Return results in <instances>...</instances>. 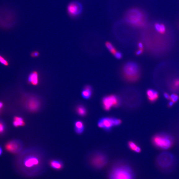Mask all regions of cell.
Segmentation results:
<instances>
[{
	"instance_id": "cell-1",
	"label": "cell",
	"mask_w": 179,
	"mask_h": 179,
	"mask_svg": "<svg viewBox=\"0 0 179 179\" xmlns=\"http://www.w3.org/2000/svg\"><path fill=\"white\" fill-rule=\"evenodd\" d=\"M19 158L15 166L16 171L22 176L37 177L45 171V159L42 153L31 149Z\"/></svg>"
},
{
	"instance_id": "cell-2",
	"label": "cell",
	"mask_w": 179,
	"mask_h": 179,
	"mask_svg": "<svg viewBox=\"0 0 179 179\" xmlns=\"http://www.w3.org/2000/svg\"><path fill=\"white\" fill-rule=\"evenodd\" d=\"M16 21V14L12 10L6 7L0 8V27L10 28Z\"/></svg>"
},
{
	"instance_id": "cell-3",
	"label": "cell",
	"mask_w": 179,
	"mask_h": 179,
	"mask_svg": "<svg viewBox=\"0 0 179 179\" xmlns=\"http://www.w3.org/2000/svg\"><path fill=\"white\" fill-rule=\"evenodd\" d=\"M144 14L140 10L137 8L131 9L125 16L126 20L130 25L134 26H143L145 21Z\"/></svg>"
},
{
	"instance_id": "cell-4",
	"label": "cell",
	"mask_w": 179,
	"mask_h": 179,
	"mask_svg": "<svg viewBox=\"0 0 179 179\" xmlns=\"http://www.w3.org/2000/svg\"><path fill=\"white\" fill-rule=\"evenodd\" d=\"M134 174L131 168L126 165L116 167L111 171L110 179H134Z\"/></svg>"
},
{
	"instance_id": "cell-5",
	"label": "cell",
	"mask_w": 179,
	"mask_h": 179,
	"mask_svg": "<svg viewBox=\"0 0 179 179\" xmlns=\"http://www.w3.org/2000/svg\"><path fill=\"white\" fill-rule=\"evenodd\" d=\"M152 141L156 147L163 150L170 149L173 144L172 138L170 135L164 134L155 135L152 138Z\"/></svg>"
},
{
	"instance_id": "cell-6",
	"label": "cell",
	"mask_w": 179,
	"mask_h": 179,
	"mask_svg": "<svg viewBox=\"0 0 179 179\" xmlns=\"http://www.w3.org/2000/svg\"><path fill=\"white\" fill-rule=\"evenodd\" d=\"M123 73L125 78L127 80L130 82L136 81L139 77V66L135 62H128L123 67Z\"/></svg>"
},
{
	"instance_id": "cell-7",
	"label": "cell",
	"mask_w": 179,
	"mask_h": 179,
	"mask_svg": "<svg viewBox=\"0 0 179 179\" xmlns=\"http://www.w3.org/2000/svg\"><path fill=\"white\" fill-rule=\"evenodd\" d=\"M121 123V121L119 119L110 118H105L99 120L98 123L100 128H103L106 130H110L114 126H118Z\"/></svg>"
},
{
	"instance_id": "cell-8",
	"label": "cell",
	"mask_w": 179,
	"mask_h": 179,
	"mask_svg": "<svg viewBox=\"0 0 179 179\" xmlns=\"http://www.w3.org/2000/svg\"><path fill=\"white\" fill-rule=\"evenodd\" d=\"M107 162V159L105 155L96 154L92 157L90 163L92 166L96 168H101L105 167Z\"/></svg>"
},
{
	"instance_id": "cell-9",
	"label": "cell",
	"mask_w": 179,
	"mask_h": 179,
	"mask_svg": "<svg viewBox=\"0 0 179 179\" xmlns=\"http://www.w3.org/2000/svg\"><path fill=\"white\" fill-rule=\"evenodd\" d=\"M83 8L80 2L74 1L69 4L67 10L68 13L70 16L74 17L80 15L83 11Z\"/></svg>"
},
{
	"instance_id": "cell-10",
	"label": "cell",
	"mask_w": 179,
	"mask_h": 179,
	"mask_svg": "<svg viewBox=\"0 0 179 179\" xmlns=\"http://www.w3.org/2000/svg\"><path fill=\"white\" fill-rule=\"evenodd\" d=\"M102 103L105 110L108 111L113 106H118L120 101L117 96L111 95L105 96L103 99Z\"/></svg>"
},
{
	"instance_id": "cell-11",
	"label": "cell",
	"mask_w": 179,
	"mask_h": 179,
	"mask_svg": "<svg viewBox=\"0 0 179 179\" xmlns=\"http://www.w3.org/2000/svg\"><path fill=\"white\" fill-rule=\"evenodd\" d=\"M26 106L30 112L36 113L40 109L41 103L40 100L36 96H31L27 100Z\"/></svg>"
},
{
	"instance_id": "cell-12",
	"label": "cell",
	"mask_w": 179,
	"mask_h": 179,
	"mask_svg": "<svg viewBox=\"0 0 179 179\" xmlns=\"http://www.w3.org/2000/svg\"><path fill=\"white\" fill-rule=\"evenodd\" d=\"M6 148L7 150L12 153H17L20 151L22 147L21 144L16 141L9 142L7 144Z\"/></svg>"
},
{
	"instance_id": "cell-13",
	"label": "cell",
	"mask_w": 179,
	"mask_h": 179,
	"mask_svg": "<svg viewBox=\"0 0 179 179\" xmlns=\"http://www.w3.org/2000/svg\"><path fill=\"white\" fill-rule=\"evenodd\" d=\"M27 80L29 84L34 86L38 85L39 83V76L38 72L36 71L31 72L28 76Z\"/></svg>"
},
{
	"instance_id": "cell-14",
	"label": "cell",
	"mask_w": 179,
	"mask_h": 179,
	"mask_svg": "<svg viewBox=\"0 0 179 179\" xmlns=\"http://www.w3.org/2000/svg\"><path fill=\"white\" fill-rule=\"evenodd\" d=\"M50 166L53 169L56 170H60L63 168V163L60 159H52L49 162Z\"/></svg>"
},
{
	"instance_id": "cell-15",
	"label": "cell",
	"mask_w": 179,
	"mask_h": 179,
	"mask_svg": "<svg viewBox=\"0 0 179 179\" xmlns=\"http://www.w3.org/2000/svg\"><path fill=\"white\" fill-rule=\"evenodd\" d=\"M147 94L148 100L152 103L155 102L159 98L158 92L153 89L148 90L147 91Z\"/></svg>"
},
{
	"instance_id": "cell-16",
	"label": "cell",
	"mask_w": 179,
	"mask_h": 179,
	"mask_svg": "<svg viewBox=\"0 0 179 179\" xmlns=\"http://www.w3.org/2000/svg\"><path fill=\"white\" fill-rule=\"evenodd\" d=\"M92 93V87L90 85H86L82 92L81 94L84 99H88L91 98Z\"/></svg>"
},
{
	"instance_id": "cell-17",
	"label": "cell",
	"mask_w": 179,
	"mask_h": 179,
	"mask_svg": "<svg viewBox=\"0 0 179 179\" xmlns=\"http://www.w3.org/2000/svg\"><path fill=\"white\" fill-rule=\"evenodd\" d=\"M84 125L83 122L77 120L74 123V130L75 132L78 134L83 133L84 130Z\"/></svg>"
},
{
	"instance_id": "cell-18",
	"label": "cell",
	"mask_w": 179,
	"mask_h": 179,
	"mask_svg": "<svg viewBox=\"0 0 179 179\" xmlns=\"http://www.w3.org/2000/svg\"><path fill=\"white\" fill-rule=\"evenodd\" d=\"M13 124L16 127H23L25 124V121L22 118L19 117H16L14 119Z\"/></svg>"
},
{
	"instance_id": "cell-19",
	"label": "cell",
	"mask_w": 179,
	"mask_h": 179,
	"mask_svg": "<svg viewBox=\"0 0 179 179\" xmlns=\"http://www.w3.org/2000/svg\"><path fill=\"white\" fill-rule=\"evenodd\" d=\"M77 114L81 116L84 117L87 114V110L85 106L82 105H79L77 106L76 109Z\"/></svg>"
},
{
	"instance_id": "cell-20",
	"label": "cell",
	"mask_w": 179,
	"mask_h": 179,
	"mask_svg": "<svg viewBox=\"0 0 179 179\" xmlns=\"http://www.w3.org/2000/svg\"><path fill=\"white\" fill-rule=\"evenodd\" d=\"M154 28L159 33L164 34L166 31V27L163 24L156 23L154 25Z\"/></svg>"
},
{
	"instance_id": "cell-21",
	"label": "cell",
	"mask_w": 179,
	"mask_h": 179,
	"mask_svg": "<svg viewBox=\"0 0 179 179\" xmlns=\"http://www.w3.org/2000/svg\"><path fill=\"white\" fill-rule=\"evenodd\" d=\"M128 146L132 151L136 153H139L141 151V148L138 146L136 143L132 141H130L128 143Z\"/></svg>"
},
{
	"instance_id": "cell-22",
	"label": "cell",
	"mask_w": 179,
	"mask_h": 179,
	"mask_svg": "<svg viewBox=\"0 0 179 179\" xmlns=\"http://www.w3.org/2000/svg\"><path fill=\"white\" fill-rule=\"evenodd\" d=\"M105 46L110 52L112 53L113 55L117 51L114 47L109 42H106L105 43Z\"/></svg>"
},
{
	"instance_id": "cell-23",
	"label": "cell",
	"mask_w": 179,
	"mask_h": 179,
	"mask_svg": "<svg viewBox=\"0 0 179 179\" xmlns=\"http://www.w3.org/2000/svg\"><path fill=\"white\" fill-rule=\"evenodd\" d=\"M0 63L2 65L6 66H7L9 65V62L7 60L1 55H0Z\"/></svg>"
},
{
	"instance_id": "cell-24",
	"label": "cell",
	"mask_w": 179,
	"mask_h": 179,
	"mask_svg": "<svg viewBox=\"0 0 179 179\" xmlns=\"http://www.w3.org/2000/svg\"><path fill=\"white\" fill-rule=\"evenodd\" d=\"M179 99V96L176 94H173L170 96V100L175 103Z\"/></svg>"
},
{
	"instance_id": "cell-25",
	"label": "cell",
	"mask_w": 179,
	"mask_h": 179,
	"mask_svg": "<svg viewBox=\"0 0 179 179\" xmlns=\"http://www.w3.org/2000/svg\"><path fill=\"white\" fill-rule=\"evenodd\" d=\"M114 55L116 58L118 59H121L122 57V53L119 51H116Z\"/></svg>"
},
{
	"instance_id": "cell-26",
	"label": "cell",
	"mask_w": 179,
	"mask_h": 179,
	"mask_svg": "<svg viewBox=\"0 0 179 179\" xmlns=\"http://www.w3.org/2000/svg\"><path fill=\"white\" fill-rule=\"evenodd\" d=\"M39 52L37 51H33L31 54V56L34 58L38 57L39 56Z\"/></svg>"
},
{
	"instance_id": "cell-27",
	"label": "cell",
	"mask_w": 179,
	"mask_h": 179,
	"mask_svg": "<svg viewBox=\"0 0 179 179\" xmlns=\"http://www.w3.org/2000/svg\"><path fill=\"white\" fill-rule=\"evenodd\" d=\"M174 87L176 88H179V79H177L174 81Z\"/></svg>"
},
{
	"instance_id": "cell-28",
	"label": "cell",
	"mask_w": 179,
	"mask_h": 179,
	"mask_svg": "<svg viewBox=\"0 0 179 179\" xmlns=\"http://www.w3.org/2000/svg\"><path fill=\"white\" fill-rule=\"evenodd\" d=\"M4 128L3 124L1 123H0V133L2 132L4 130Z\"/></svg>"
},
{
	"instance_id": "cell-29",
	"label": "cell",
	"mask_w": 179,
	"mask_h": 179,
	"mask_svg": "<svg viewBox=\"0 0 179 179\" xmlns=\"http://www.w3.org/2000/svg\"><path fill=\"white\" fill-rule=\"evenodd\" d=\"M164 98L168 100H170V96L169 94L166 93H164L163 94Z\"/></svg>"
},
{
	"instance_id": "cell-30",
	"label": "cell",
	"mask_w": 179,
	"mask_h": 179,
	"mask_svg": "<svg viewBox=\"0 0 179 179\" xmlns=\"http://www.w3.org/2000/svg\"><path fill=\"white\" fill-rule=\"evenodd\" d=\"M143 49H139L136 52V54L137 55H140L142 54L143 52Z\"/></svg>"
},
{
	"instance_id": "cell-31",
	"label": "cell",
	"mask_w": 179,
	"mask_h": 179,
	"mask_svg": "<svg viewBox=\"0 0 179 179\" xmlns=\"http://www.w3.org/2000/svg\"><path fill=\"white\" fill-rule=\"evenodd\" d=\"M174 103L172 101H171L169 102L168 104V107L169 108H171L172 106L173 105Z\"/></svg>"
},
{
	"instance_id": "cell-32",
	"label": "cell",
	"mask_w": 179,
	"mask_h": 179,
	"mask_svg": "<svg viewBox=\"0 0 179 179\" xmlns=\"http://www.w3.org/2000/svg\"><path fill=\"white\" fill-rule=\"evenodd\" d=\"M138 47L139 49H143V46L142 43H138Z\"/></svg>"
},
{
	"instance_id": "cell-33",
	"label": "cell",
	"mask_w": 179,
	"mask_h": 179,
	"mask_svg": "<svg viewBox=\"0 0 179 179\" xmlns=\"http://www.w3.org/2000/svg\"><path fill=\"white\" fill-rule=\"evenodd\" d=\"M3 106V104L2 103L0 102V109H1Z\"/></svg>"
},
{
	"instance_id": "cell-34",
	"label": "cell",
	"mask_w": 179,
	"mask_h": 179,
	"mask_svg": "<svg viewBox=\"0 0 179 179\" xmlns=\"http://www.w3.org/2000/svg\"><path fill=\"white\" fill-rule=\"evenodd\" d=\"M2 150L1 147H0V155L2 154Z\"/></svg>"
}]
</instances>
